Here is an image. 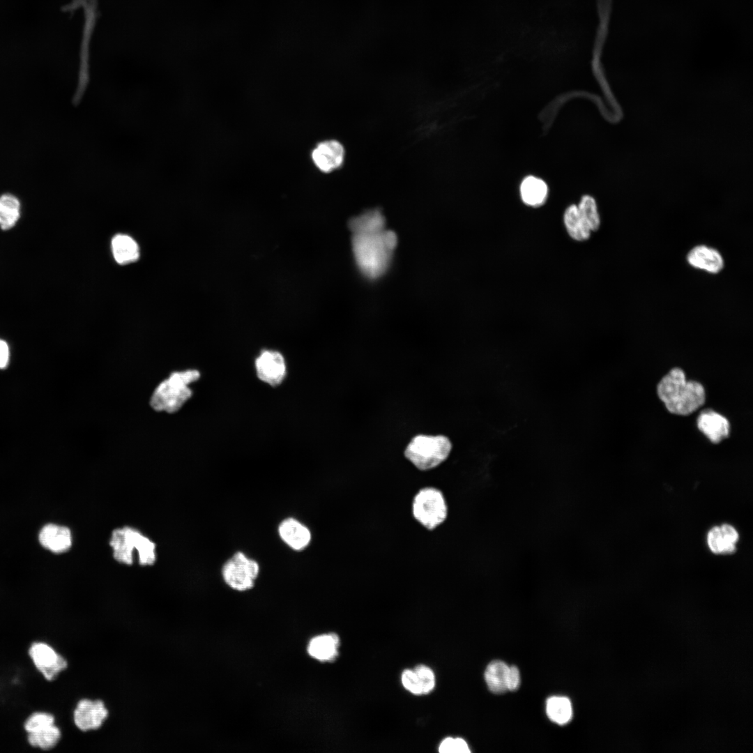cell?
<instances>
[{"instance_id":"6da1fadb","label":"cell","mask_w":753,"mask_h":753,"mask_svg":"<svg viewBox=\"0 0 753 753\" xmlns=\"http://www.w3.org/2000/svg\"><path fill=\"white\" fill-rule=\"evenodd\" d=\"M397 241L396 234L386 229L352 234V251L360 272L371 280L383 275L389 268Z\"/></svg>"},{"instance_id":"7a4b0ae2","label":"cell","mask_w":753,"mask_h":753,"mask_svg":"<svg viewBox=\"0 0 753 753\" xmlns=\"http://www.w3.org/2000/svg\"><path fill=\"white\" fill-rule=\"evenodd\" d=\"M657 393L667 409L671 413L688 416L706 402V392L701 383L687 381L684 371L679 367L671 369L660 381Z\"/></svg>"},{"instance_id":"3957f363","label":"cell","mask_w":753,"mask_h":753,"mask_svg":"<svg viewBox=\"0 0 753 753\" xmlns=\"http://www.w3.org/2000/svg\"><path fill=\"white\" fill-rule=\"evenodd\" d=\"M199 376L200 374L196 370L172 374L153 392L151 398V406L158 411H177L192 396V392L188 386L189 384L197 381Z\"/></svg>"},{"instance_id":"277c9868","label":"cell","mask_w":753,"mask_h":753,"mask_svg":"<svg viewBox=\"0 0 753 753\" xmlns=\"http://www.w3.org/2000/svg\"><path fill=\"white\" fill-rule=\"evenodd\" d=\"M451 449V442L446 436L420 434L409 443L404 456L418 469L428 471L443 462Z\"/></svg>"},{"instance_id":"5b68a950","label":"cell","mask_w":753,"mask_h":753,"mask_svg":"<svg viewBox=\"0 0 753 753\" xmlns=\"http://www.w3.org/2000/svg\"><path fill=\"white\" fill-rule=\"evenodd\" d=\"M110 545L114 558L121 563L132 564L135 549L138 552L141 565H151L155 561V544L135 528L123 527L114 530Z\"/></svg>"},{"instance_id":"8992f818","label":"cell","mask_w":753,"mask_h":753,"mask_svg":"<svg viewBox=\"0 0 753 753\" xmlns=\"http://www.w3.org/2000/svg\"><path fill=\"white\" fill-rule=\"evenodd\" d=\"M411 510L415 520L427 530L436 528L448 516L443 494L432 487H423L414 495Z\"/></svg>"},{"instance_id":"52a82bcc","label":"cell","mask_w":753,"mask_h":753,"mask_svg":"<svg viewBox=\"0 0 753 753\" xmlns=\"http://www.w3.org/2000/svg\"><path fill=\"white\" fill-rule=\"evenodd\" d=\"M259 572L258 563L238 552L223 565L222 574L226 584L237 591H246L254 586Z\"/></svg>"},{"instance_id":"ba28073f","label":"cell","mask_w":753,"mask_h":753,"mask_svg":"<svg viewBox=\"0 0 753 753\" xmlns=\"http://www.w3.org/2000/svg\"><path fill=\"white\" fill-rule=\"evenodd\" d=\"M29 655L36 668L49 681L67 668V660L44 642H34L29 649Z\"/></svg>"},{"instance_id":"9c48e42d","label":"cell","mask_w":753,"mask_h":753,"mask_svg":"<svg viewBox=\"0 0 753 753\" xmlns=\"http://www.w3.org/2000/svg\"><path fill=\"white\" fill-rule=\"evenodd\" d=\"M254 364L257 375L263 382L276 386L284 379L286 363L279 351L269 349L262 351L257 357Z\"/></svg>"},{"instance_id":"30bf717a","label":"cell","mask_w":753,"mask_h":753,"mask_svg":"<svg viewBox=\"0 0 753 753\" xmlns=\"http://www.w3.org/2000/svg\"><path fill=\"white\" fill-rule=\"evenodd\" d=\"M108 716V710L101 700L82 699L73 713L76 727L82 731L98 729Z\"/></svg>"},{"instance_id":"8fae6325","label":"cell","mask_w":753,"mask_h":753,"mask_svg":"<svg viewBox=\"0 0 753 753\" xmlns=\"http://www.w3.org/2000/svg\"><path fill=\"white\" fill-rule=\"evenodd\" d=\"M345 151L338 141L326 140L319 143L312 150V160L322 172L329 173L341 167Z\"/></svg>"},{"instance_id":"7c38bea8","label":"cell","mask_w":753,"mask_h":753,"mask_svg":"<svg viewBox=\"0 0 753 753\" xmlns=\"http://www.w3.org/2000/svg\"><path fill=\"white\" fill-rule=\"evenodd\" d=\"M686 259L692 267L711 274L720 273L724 267V260L721 253L706 245H699L692 248Z\"/></svg>"},{"instance_id":"4fadbf2b","label":"cell","mask_w":753,"mask_h":753,"mask_svg":"<svg viewBox=\"0 0 753 753\" xmlns=\"http://www.w3.org/2000/svg\"><path fill=\"white\" fill-rule=\"evenodd\" d=\"M697 427L713 443H719L730 433L727 418L710 409L701 412L697 418Z\"/></svg>"},{"instance_id":"5bb4252c","label":"cell","mask_w":753,"mask_h":753,"mask_svg":"<svg viewBox=\"0 0 753 753\" xmlns=\"http://www.w3.org/2000/svg\"><path fill=\"white\" fill-rule=\"evenodd\" d=\"M38 539L44 548L54 553L65 552L72 545L70 530L54 524L45 525L39 533Z\"/></svg>"},{"instance_id":"9a60e30c","label":"cell","mask_w":753,"mask_h":753,"mask_svg":"<svg viewBox=\"0 0 753 753\" xmlns=\"http://www.w3.org/2000/svg\"><path fill=\"white\" fill-rule=\"evenodd\" d=\"M403 686L414 694L430 692L435 686V676L431 669L420 664L413 669H406L402 674Z\"/></svg>"},{"instance_id":"2e32d148","label":"cell","mask_w":753,"mask_h":753,"mask_svg":"<svg viewBox=\"0 0 753 753\" xmlns=\"http://www.w3.org/2000/svg\"><path fill=\"white\" fill-rule=\"evenodd\" d=\"M278 531L281 539L295 550L303 549L311 540L309 529L294 518L283 520L279 526Z\"/></svg>"},{"instance_id":"e0dca14e","label":"cell","mask_w":753,"mask_h":753,"mask_svg":"<svg viewBox=\"0 0 753 753\" xmlns=\"http://www.w3.org/2000/svg\"><path fill=\"white\" fill-rule=\"evenodd\" d=\"M339 644V637L335 633L321 634L310 640L307 651L310 656L319 661H331L338 654Z\"/></svg>"},{"instance_id":"ac0fdd59","label":"cell","mask_w":753,"mask_h":753,"mask_svg":"<svg viewBox=\"0 0 753 753\" xmlns=\"http://www.w3.org/2000/svg\"><path fill=\"white\" fill-rule=\"evenodd\" d=\"M520 194L522 201L526 205L533 207L540 206L547 200V185L542 179L529 176L522 181Z\"/></svg>"},{"instance_id":"d6986e66","label":"cell","mask_w":753,"mask_h":753,"mask_svg":"<svg viewBox=\"0 0 753 753\" xmlns=\"http://www.w3.org/2000/svg\"><path fill=\"white\" fill-rule=\"evenodd\" d=\"M352 234L374 231L385 229V218L379 209L368 210L349 222Z\"/></svg>"},{"instance_id":"ffe728a7","label":"cell","mask_w":753,"mask_h":753,"mask_svg":"<svg viewBox=\"0 0 753 753\" xmlns=\"http://www.w3.org/2000/svg\"><path fill=\"white\" fill-rule=\"evenodd\" d=\"M112 248L115 260L120 264L135 261L139 257L137 244L127 235H116L112 241Z\"/></svg>"},{"instance_id":"44dd1931","label":"cell","mask_w":753,"mask_h":753,"mask_svg":"<svg viewBox=\"0 0 753 753\" xmlns=\"http://www.w3.org/2000/svg\"><path fill=\"white\" fill-rule=\"evenodd\" d=\"M509 666L501 660H494L487 667L485 680L489 690L495 694L507 691L506 680Z\"/></svg>"},{"instance_id":"7402d4cb","label":"cell","mask_w":753,"mask_h":753,"mask_svg":"<svg viewBox=\"0 0 753 753\" xmlns=\"http://www.w3.org/2000/svg\"><path fill=\"white\" fill-rule=\"evenodd\" d=\"M21 204L18 198L10 193L0 196V226L3 230L11 229L20 217Z\"/></svg>"},{"instance_id":"603a6c76","label":"cell","mask_w":753,"mask_h":753,"mask_svg":"<svg viewBox=\"0 0 753 753\" xmlns=\"http://www.w3.org/2000/svg\"><path fill=\"white\" fill-rule=\"evenodd\" d=\"M546 713L552 722L560 725L565 724L572 716L571 702L565 697H551L546 702Z\"/></svg>"},{"instance_id":"cb8c5ba5","label":"cell","mask_w":753,"mask_h":753,"mask_svg":"<svg viewBox=\"0 0 753 753\" xmlns=\"http://www.w3.org/2000/svg\"><path fill=\"white\" fill-rule=\"evenodd\" d=\"M563 220L566 230L572 238L582 241L590 238L592 232L581 220L577 205L572 204L566 208Z\"/></svg>"},{"instance_id":"d4e9b609","label":"cell","mask_w":753,"mask_h":753,"mask_svg":"<svg viewBox=\"0 0 753 753\" xmlns=\"http://www.w3.org/2000/svg\"><path fill=\"white\" fill-rule=\"evenodd\" d=\"M61 738V731L54 724L40 731L28 733L27 740L33 747L49 750L58 744Z\"/></svg>"},{"instance_id":"484cf974","label":"cell","mask_w":753,"mask_h":753,"mask_svg":"<svg viewBox=\"0 0 753 753\" xmlns=\"http://www.w3.org/2000/svg\"><path fill=\"white\" fill-rule=\"evenodd\" d=\"M579 215L587 228L596 231L600 226V217L595 200L589 195H584L577 206Z\"/></svg>"},{"instance_id":"4316f807","label":"cell","mask_w":753,"mask_h":753,"mask_svg":"<svg viewBox=\"0 0 753 753\" xmlns=\"http://www.w3.org/2000/svg\"><path fill=\"white\" fill-rule=\"evenodd\" d=\"M54 717L47 713H35L30 715L25 721L24 728L27 733H35L43 730L54 724Z\"/></svg>"},{"instance_id":"83f0119b","label":"cell","mask_w":753,"mask_h":753,"mask_svg":"<svg viewBox=\"0 0 753 753\" xmlns=\"http://www.w3.org/2000/svg\"><path fill=\"white\" fill-rule=\"evenodd\" d=\"M707 542L713 553L725 554L726 544L720 526H714L708 531Z\"/></svg>"},{"instance_id":"f1b7e54d","label":"cell","mask_w":753,"mask_h":753,"mask_svg":"<svg viewBox=\"0 0 753 753\" xmlns=\"http://www.w3.org/2000/svg\"><path fill=\"white\" fill-rule=\"evenodd\" d=\"M439 751L441 753H468L471 752L466 741L460 738H446L440 744Z\"/></svg>"},{"instance_id":"f546056e","label":"cell","mask_w":753,"mask_h":753,"mask_svg":"<svg viewBox=\"0 0 753 753\" xmlns=\"http://www.w3.org/2000/svg\"><path fill=\"white\" fill-rule=\"evenodd\" d=\"M720 527L726 544L725 554H731L736 551V544L738 540V533L731 525L724 524Z\"/></svg>"},{"instance_id":"4dcf8cb0","label":"cell","mask_w":753,"mask_h":753,"mask_svg":"<svg viewBox=\"0 0 753 753\" xmlns=\"http://www.w3.org/2000/svg\"><path fill=\"white\" fill-rule=\"evenodd\" d=\"M519 685L520 674L518 668L516 666H509L506 680L507 690L515 691L519 688Z\"/></svg>"},{"instance_id":"1f68e13d","label":"cell","mask_w":753,"mask_h":753,"mask_svg":"<svg viewBox=\"0 0 753 753\" xmlns=\"http://www.w3.org/2000/svg\"><path fill=\"white\" fill-rule=\"evenodd\" d=\"M9 358V349L7 343L0 340V368L6 367Z\"/></svg>"}]
</instances>
